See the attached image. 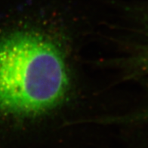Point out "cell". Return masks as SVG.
Returning a JSON list of instances; mask_svg holds the SVG:
<instances>
[{
	"instance_id": "obj_1",
	"label": "cell",
	"mask_w": 148,
	"mask_h": 148,
	"mask_svg": "<svg viewBox=\"0 0 148 148\" xmlns=\"http://www.w3.org/2000/svg\"><path fill=\"white\" fill-rule=\"evenodd\" d=\"M121 63L129 78L148 82V42L136 49Z\"/></svg>"
},
{
	"instance_id": "obj_2",
	"label": "cell",
	"mask_w": 148,
	"mask_h": 148,
	"mask_svg": "<svg viewBox=\"0 0 148 148\" xmlns=\"http://www.w3.org/2000/svg\"><path fill=\"white\" fill-rule=\"evenodd\" d=\"M147 35H148V25H147Z\"/></svg>"
}]
</instances>
